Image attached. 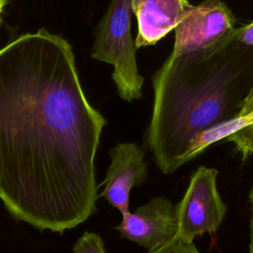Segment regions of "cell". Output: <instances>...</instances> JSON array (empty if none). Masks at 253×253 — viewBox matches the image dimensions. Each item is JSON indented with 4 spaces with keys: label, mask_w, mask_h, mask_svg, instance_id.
Here are the masks:
<instances>
[{
    "label": "cell",
    "mask_w": 253,
    "mask_h": 253,
    "mask_svg": "<svg viewBox=\"0 0 253 253\" xmlns=\"http://www.w3.org/2000/svg\"><path fill=\"white\" fill-rule=\"evenodd\" d=\"M107 120L87 100L70 43L42 28L0 48V200L62 233L96 211L95 156Z\"/></svg>",
    "instance_id": "1"
},
{
    "label": "cell",
    "mask_w": 253,
    "mask_h": 253,
    "mask_svg": "<svg viewBox=\"0 0 253 253\" xmlns=\"http://www.w3.org/2000/svg\"><path fill=\"white\" fill-rule=\"evenodd\" d=\"M239 70L230 64L190 77L165 61L153 78L154 100L146 142L163 174L177 171V161L202 131L236 115L232 93Z\"/></svg>",
    "instance_id": "2"
},
{
    "label": "cell",
    "mask_w": 253,
    "mask_h": 253,
    "mask_svg": "<svg viewBox=\"0 0 253 253\" xmlns=\"http://www.w3.org/2000/svg\"><path fill=\"white\" fill-rule=\"evenodd\" d=\"M130 0H112L107 12L95 30L91 50L94 59L113 65V80L120 97L132 102L141 97L143 77L135 56L134 40L131 37Z\"/></svg>",
    "instance_id": "3"
},
{
    "label": "cell",
    "mask_w": 253,
    "mask_h": 253,
    "mask_svg": "<svg viewBox=\"0 0 253 253\" xmlns=\"http://www.w3.org/2000/svg\"><path fill=\"white\" fill-rule=\"evenodd\" d=\"M218 171L200 166L191 176L187 190L175 206L178 236L194 242L197 236L213 234L221 225L227 211L217 190Z\"/></svg>",
    "instance_id": "4"
},
{
    "label": "cell",
    "mask_w": 253,
    "mask_h": 253,
    "mask_svg": "<svg viewBox=\"0 0 253 253\" xmlns=\"http://www.w3.org/2000/svg\"><path fill=\"white\" fill-rule=\"evenodd\" d=\"M234 26L235 18L223 1L204 0L192 6L174 29L175 42L169 58L176 60L211 49L228 40Z\"/></svg>",
    "instance_id": "5"
},
{
    "label": "cell",
    "mask_w": 253,
    "mask_h": 253,
    "mask_svg": "<svg viewBox=\"0 0 253 253\" xmlns=\"http://www.w3.org/2000/svg\"><path fill=\"white\" fill-rule=\"evenodd\" d=\"M122 237L152 250L174 239L178 234L175 206L166 198L155 197L133 212L123 214L116 227Z\"/></svg>",
    "instance_id": "6"
},
{
    "label": "cell",
    "mask_w": 253,
    "mask_h": 253,
    "mask_svg": "<svg viewBox=\"0 0 253 253\" xmlns=\"http://www.w3.org/2000/svg\"><path fill=\"white\" fill-rule=\"evenodd\" d=\"M111 164L102 183L100 197L121 213L129 211L130 191L147 178V163L142 148L134 142H121L110 150Z\"/></svg>",
    "instance_id": "7"
},
{
    "label": "cell",
    "mask_w": 253,
    "mask_h": 253,
    "mask_svg": "<svg viewBox=\"0 0 253 253\" xmlns=\"http://www.w3.org/2000/svg\"><path fill=\"white\" fill-rule=\"evenodd\" d=\"M137 21L136 48L153 45L173 31L193 5L189 0H130Z\"/></svg>",
    "instance_id": "8"
},
{
    "label": "cell",
    "mask_w": 253,
    "mask_h": 253,
    "mask_svg": "<svg viewBox=\"0 0 253 253\" xmlns=\"http://www.w3.org/2000/svg\"><path fill=\"white\" fill-rule=\"evenodd\" d=\"M253 123V84L242 99L239 111L232 118L221 122L198 135V144L208 148L213 143L225 140L231 133Z\"/></svg>",
    "instance_id": "9"
},
{
    "label": "cell",
    "mask_w": 253,
    "mask_h": 253,
    "mask_svg": "<svg viewBox=\"0 0 253 253\" xmlns=\"http://www.w3.org/2000/svg\"><path fill=\"white\" fill-rule=\"evenodd\" d=\"M225 141L232 142L236 151L240 153L242 160H246L253 155V123L231 133Z\"/></svg>",
    "instance_id": "10"
},
{
    "label": "cell",
    "mask_w": 253,
    "mask_h": 253,
    "mask_svg": "<svg viewBox=\"0 0 253 253\" xmlns=\"http://www.w3.org/2000/svg\"><path fill=\"white\" fill-rule=\"evenodd\" d=\"M74 253H106L103 239L94 232H85L74 244Z\"/></svg>",
    "instance_id": "11"
},
{
    "label": "cell",
    "mask_w": 253,
    "mask_h": 253,
    "mask_svg": "<svg viewBox=\"0 0 253 253\" xmlns=\"http://www.w3.org/2000/svg\"><path fill=\"white\" fill-rule=\"evenodd\" d=\"M147 253H200L196 248L194 242L189 243L183 241L178 235L171 241L161 245L152 250H148Z\"/></svg>",
    "instance_id": "12"
},
{
    "label": "cell",
    "mask_w": 253,
    "mask_h": 253,
    "mask_svg": "<svg viewBox=\"0 0 253 253\" xmlns=\"http://www.w3.org/2000/svg\"><path fill=\"white\" fill-rule=\"evenodd\" d=\"M236 40L245 45H253V22L237 31Z\"/></svg>",
    "instance_id": "13"
},
{
    "label": "cell",
    "mask_w": 253,
    "mask_h": 253,
    "mask_svg": "<svg viewBox=\"0 0 253 253\" xmlns=\"http://www.w3.org/2000/svg\"><path fill=\"white\" fill-rule=\"evenodd\" d=\"M250 209H251V216H250V231H249V245H248V252L253 253V186L248 195Z\"/></svg>",
    "instance_id": "14"
},
{
    "label": "cell",
    "mask_w": 253,
    "mask_h": 253,
    "mask_svg": "<svg viewBox=\"0 0 253 253\" xmlns=\"http://www.w3.org/2000/svg\"><path fill=\"white\" fill-rule=\"evenodd\" d=\"M4 6H5V3H3V2L0 0V12H2V10H3Z\"/></svg>",
    "instance_id": "15"
},
{
    "label": "cell",
    "mask_w": 253,
    "mask_h": 253,
    "mask_svg": "<svg viewBox=\"0 0 253 253\" xmlns=\"http://www.w3.org/2000/svg\"><path fill=\"white\" fill-rule=\"evenodd\" d=\"M1 1H2V2H3V3H5V4H6V3H7V1H8V0H1Z\"/></svg>",
    "instance_id": "16"
},
{
    "label": "cell",
    "mask_w": 253,
    "mask_h": 253,
    "mask_svg": "<svg viewBox=\"0 0 253 253\" xmlns=\"http://www.w3.org/2000/svg\"><path fill=\"white\" fill-rule=\"evenodd\" d=\"M0 13H1V12H0Z\"/></svg>",
    "instance_id": "17"
}]
</instances>
